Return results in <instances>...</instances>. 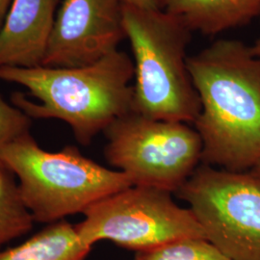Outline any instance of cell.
<instances>
[{
    "label": "cell",
    "mask_w": 260,
    "mask_h": 260,
    "mask_svg": "<svg viewBox=\"0 0 260 260\" xmlns=\"http://www.w3.org/2000/svg\"><path fill=\"white\" fill-rule=\"evenodd\" d=\"M187 66L202 106L194 122L202 164L251 171L260 163V58L241 41L222 39Z\"/></svg>",
    "instance_id": "obj_1"
},
{
    "label": "cell",
    "mask_w": 260,
    "mask_h": 260,
    "mask_svg": "<svg viewBox=\"0 0 260 260\" xmlns=\"http://www.w3.org/2000/svg\"><path fill=\"white\" fill-rule=\"evenodd\" d=\"M133 79L134 62L120 50L80 68H0V80L24 86L40 102L15 93V106L31 119L65 121L83 146L132 111Z\"/></svg>",
    "instance_id": "obj_2"
},
{
    "label": "cell",
    "mask_w": 260,
    "mask_h": 260,
    "mask_svg": "<svg viewBox=\"0 0 260 260\" xmlns=\"http://www.w3.org/2000/svg\"><path fill=\"white\" fill-rule=\"evenodd\" d=\"M123 25L134 58L132 112L194 123L202 106L187 66L193 32L164 10L124 4Z\"/></svg>",
    "instance_id": "obj_3"
},
{
    "label": "cell",
    "mask_w": 260,
    "mask_h": 260,
    "mask_svg": "<svg viewBox=\"0 0 260 260\" xmlns=\"http://www.w3.org/2000/svg\"><path fill=\"white\" fill-rule=\"evenodd\" d=\"M0 160L15 175L21 200L39 223L84 213L96 202L133 185L125 174L103 167L77 148L47 151L31 134L1 149Z\"/></svg>",
    "instance_id": "obj_4"
},
{
    "label": "cell",
    "mask_w": 260,
    "mask_h": 260,
    "mask_svg": "<svg viewBox=\"0 0 260 260\" xmlns=\"http://www.w3.org/2000/svg\"><path fill=\"white\" fill-rule=\"evenodd\" d=\"M104 156L135 186L177 193L202 162L203 143L187 123L129 112L104 131Z\"/></svg>",
    "instance_id": "obj_5"
},
{
    "label": "cell",
    "mask_w": 260,
    "mask_h": 260,
    "mask_svg": "<svg viewBox=\"0 0 260 260\" xmlns=\"http://www.w3.org/2000/svg\"><path fill=\"white\" fill-rule=\"evenodd\" d=\"M171 194L130 186L91 205L75 231L92 248L98 242L110 241L136 252L183 238L207 239L193 211L177 205Z\"/></svg>",
    "instance_id": "obj_6"
},
{
    "label": "cell",
    "mask_w": 260,
    "mask_h": 260,
    "mask_svg": "<svg viewBox=\"0 0 260 260\" xmlns=\"http://www.w3.org/2000/svg\"><path fill=\"white\" fill-rule=\"evenodd\" d=\"M231 260H260V178L202 164L177 192Z\"/></svg>",
    "instance_id": "obj_7"
},
{
    "label": "cell",
    "mask_w": 260,
    "mask_h": 260,
    "mask_svg": "<svg viewBox=\"0 0 260 260\" xmlns=\"http://www.w3.org/2000/svg\"><path fill=\"white\" fill-rule=\"evenodd\" d=\"M123 39L121 0H64L42 67L92 65L118 50Z\"/></svg>",
    "instance_id": "obj_8"
},
{
    "label": "cell",
    "mask_w": 260,
    "mask_h": 260,
    "mask_svg": "<svg viewBox=\"0 0 260 260\" xmlns=\"http://www.w3.org/2000/svg\"><path fill=\"white\" fill-rule=\"evenodd\" d=\"M58 0H13L0 28V68L42 67Z\"/></svg>",
    "instance_id": "obj_9"
},
{
    "label": "cell",
    "mask_w": 260,
    "mask_h": 260,
    "mask_svg": "<svg viewBox=\"0 0 260 260\" xmlns=\"http://www.w3.org/2000/svg\"><path fill=\"white\" fill-rule=\"evenodd\" d=\"M161 7L204 35L239 27L260 15V0H161Z\"/></svg>",
    "instance_id": "obj_10"
},
{
    "label": "cell",
    "mask_w": 260,
    "mask_h": 260,
    "mask_svg": "<svg viewBox=\"0 0 260 260\" xmlns=\"http://www.w3.org/2000/svg\"><path fill=\"white\" fill-rule=\"evenodd\" d=\"M92 247L65 220L49 223L18 246L0 250V260H85Z\"/></svg>",
    "instance_id": "obj_11"
},
{
    "label": "cell",
    "mask_w": 260,
    "mask_h": 260,
    "mask_svg": "<svg viewBox=\"0 0 260 260\" xmlns=\"http://www.w3.org/2000/svg\"><path fill=\"white\" fill-rule=\"evenodd\" d=\"M34 223L21 200L17 178L0 160V250L7 243L31 232Z\"/></svg>",
    "instance_id": "obj_12"
},
{
    "label": "cell",
    "mask_w": 260,
    "mask_h": 260,
    "mask_svg": "<svg viewBox=\"0 0 260 260\" xmlns=\"http://www.w3.org/2000/svg\"><path fill=\"white\" fill-rule=\"evenodd\" d=\"M133 260H231L205 238H183L149 251L136 252Z\"/></svg>",
    "instance_id": "obj_13"
},
{
    "label": "cell",
    "mask_w": 260,
    "mask_h": 260,
    "mask_svg": "<svg viewBox=\"0 0 260 260\" xmlns=\"http://www.w3.org/2000/svg\"><path fill=\"white\" fill-rule=\"evenodd\" d=\"M31 118L17 106L0 96V150L11 143L30 134Z\"/></svg>",
    "instance_id": "obj_14"
},
{
    "label": "cell",
    "mask_w": 260,
    "mask_h": 260,
    "mask_svg": "<svg viewBox=\"0 0 260 260\" xmlns=\"http://www.w3.org/2000/svg\"><path fill=\"white\" fill-rule=\"evenodd\" d=\"M124 5L143 10H160L161 0H121Z\"/></svg>",
    "instance_id": "obj_15"
},
{
    "label": "cell",
    "mask_w": 260,
    "mask_h": 260,
    "mask_svg": "<svg viewBox=\"0 0 260 260\" xmlns=\"http://www.w3.org/2000/svg\"><path fill=\"white\" fill-rule=\"evenodd\" d=\"M13 0H0V28L3 24V19L6 16L7 11L11 7Z\"/></svg>",
    "instance_id": "obj_16"
},
{
    "label": "cell",
    "mask_w": 260,
    "mask_h": 260,
    "mask_svg": "<svg viewBox=\"0 0 260 260\" xmlns=\"http://www.w3.org/2000/svg\"><path fill=\"white\" fill-rule=\"evenodd\" d=\"M251 47V49H252V52L254 53V55L260 58V36Z\"/></svg>",
    "instance_id": "obj_17"
},
{
    "label": "cell",
    "mask_w": 260,
    "mask_h": 260,
    "mask_svg": "<svg viewBox=\"0 0 260 260\" xmlns=\"http://www.w3.org/2000/svg\"><path fill=\"white\" fill-rule=\"evenodd\" d=\"M251 172L254 176H256L258 178H260V163L257 164L252 170H251Z\"/></svg>",
    "instance_id": "obj_18"
}]
</instances>
